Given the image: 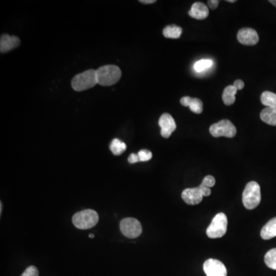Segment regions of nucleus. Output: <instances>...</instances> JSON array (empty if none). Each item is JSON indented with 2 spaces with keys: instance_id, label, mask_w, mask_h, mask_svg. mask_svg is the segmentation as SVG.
<instances>
[{
  "instance_id": "obj_1",
  "label": "nucleus",
  "mask_w": 276,
  "mask_h": 276,
  "mask_svg": "<svg viewBox=\"0 0 276 276\" xmlns=\"http://www.w3.org/2000/svg\"><path fill=\"white\" fill-rule=\"evenodd\" d=\"M97 81L101 86H111L116 84L122 77V71L113 65L101 66L96 70Z\"/></svg>"
},
{
  "instance_id": "obj_2",
  "label": "nucleus",
  "mask_w": 276,
  "mask_h": 276,
  "mask_svg": "<svg viewBox=\"0 0 276 276\" xmlns=\"http://www.w3.org/2000/svg\"><path fill=\"white\" fill-rule=\"evenodd\" d=\"M98 84L96 70L89 69L84 72L80 73L73 77L71 86L76 91H83L90 89Z\"/></svg>"
},
{
  "instance_id": "obj_3",
  "label": "nucleus",
  "mask_w": 276,
  "mask_h": 276,
  "mask_svg": "<svg viewBox=\"0 0 276 276\" xmlns=\"http://www.w3.org/2000/svg\"><path fill=\"white\" fill-rule=\"evenodd\" d=\"M261 202L260 184L255 181L248 183L243 193V203L247 209H253Z\"/></svg>"
},
{
  "instance_id": "obj_4",
  "label": "nucleus",
  "mask_w": 276,
  "mask_h": 276,
  "mask_svg": "<svg viewBox=\"0 0 276 276\" xmlns=\"http://www.w3.org/2000/svg\"><path fill=\"white\" fill-rule=\"evenodd\" d=\"M99 216L98 212L93 209H84L74 214L72 222L77 229H88L94 227L98 223Z\"/></svg>"
},
{
  "instance_id": "obj_5",
  "label": "nucleus",
  "mask_w": 276,
  "mask_h": 276,
  "mask_svg": "<svg viewBox=\"0 0 276 276\" xmlns=\"http://www.w3.org/2000/svg\"><path fill=\"white\" fill-rule=\"evenodd\" d=\"M227 225L228 220L226 214L219 212L215 215L209 227L207 228V236L210 239L222 237L226 233Z\"/></svg>"
},
{
  "instance_id": "obj_6",
  "label": "nucleus",
  "mask_w": 276,
  "mask_h": 276,
  "mask_svg": "<svg viewBox=\"0 0 276 276\" xmlns=\"http://www.w3.org/2000/svg\"><path fill=\"white\" fill-rule=\"evenodd\" d=\"M209 133L214 138L226 137L232 138L236 135V128L229 120H222L218 123L211 125Z\"/></svg>"
},
{
  "instance_id": "obj_7",
  "label": "nucleus",
  "mask_w": 276,
  "mask_h": 276,
  "mask_svg": "<svg viewBox=\"0 0 276 276\" xmlns=\"http://www.w3.org/2000/svg\"><path fill=\"white\" fill-rule=\"evenodd\" d=\"M120 229L124 236L135 239L141 234V224L135 218H125L120 223Z\"/></svg>"
},
{
  "instance_id": "obj_8",
  "label": "nucleus",
  "mask_w": 276,
  "mask_h": 276,
  "mask_svg": "<svg viewBox=\"0 0 276 276\" xmlns=\"http://www.w3.org/2000/svg\"><path fill=\"white\" fill-rule=\"evenodd\" d=\"M204 270L207 276H227L226 266L214 259H209L204 263Z\"/></svg>"
},
{
  "instance_id": "obj_9",
  "label": "nucleus",
  "mask_w": 276,
  "mask_h": 276,
  "mask_svg": "<svg viewBox=\"0 0 276 276\" xmlns=\"http://www.w3.org/2000/svg\"><path fill=\"white\" fill-rule=\"evenodd\" d=\"M159 126L161 128V136L164 138H168L177 128L175 121L170 114H163L159 119Z\"/></svg>"
},
{
  "instance_id": "obj_10",
  "label": "nucleus",
  "mask_w": 276,
  "mask_h": 276,
  "mask_svg": "<svg viewBox=\"0 0 276 276\" xmlns=\"http://www.w3.org/2000/svg\"><path fill=\"white\" fill-rule=\"evenodd\" d=\"M238 41L244 46H255L260 40L257 32L251 28H243L238 32Z\"/></svg>"
},
{
  "instance_id": "obj_11",
  "label": "nucleus",
  "mask_w": 276,
  "mask_h": 276,
  "mask_svg": "<svg viewBox=\"0 0 276 276\" xmlns=\"http://www.w3.org/2000/svg\"><path fill=\"white\" fill-rule=\"evenodd\" d=\"M181 196L184 202L189 205H197L201 204L204 197L199 187L186 189L183 191Z\"/></svg>"
},
{
  "instance_id": "obj_12",
  "label": "nucleus",
  "mask_w": 276,
  "mask_h": 276,
  "mask_svg": "<svg viewBox=\"0 0 276 276\" xmlns=\"http://www.w3.org/2000/svg\"><path fill=\"white\" fill-rule=\"evenodd\" d=\"M20 40L17 36H9L3 34L0 39V51L1 53H5L12 50L19 46Z\"/></svg>"
},
{
  "instance_id": "obj_13",
  "label": "nucleus",
  "mask_w": 276,
  "mask_h": 276,
  "mask_svg": "<svg viewBox=\"0 0 276 276\" xmlns=\"http://www.w3.org/2000/svg\"><path fill=\"white\" fill-rule=\"evenodd\" d=\"M189 15L194 19H204L209 15V9L203 2H195L189 11Z\"/></svg>"
},
{
  "instance_id": "obj_14",
  "label": "nucleus",
  "mask_w": 276,
  "mask_h": 276,
  "mask_svg": "<svg viewBox=\"0 0 276 276\" xmlns=\"http://www.w3.org/2000/svg\"><path fill=\"white\" fill-rule=\"evenodd\" d=\"M180 103L184 107H189L191 111L195 114H201L204 110L202 101L199 98H192L191 97L186 96L180 99Z\"/></svg>"
},
{
  "instance_id": "obj_15",
  "label": "nucleus",
  "mask_w": 276,
  "mask_h": 276,
  "mask_svg": "<svg viewBox=\"0 0 276 276\" xmlns=\"http://www.w3.org/2000/svg\"><path fill=\"white\" fill-rule=\"evenodd\" d=\"M261 236L263 239H266V240L276 237V217L269 221L263 226L261 231Z\"/></svg>"
},
{
  "instance_id": "obj_16",
  "label": "nucleus",
  "mask_w": 276,
  "mask_h": 276,
  "mask_svg": "<svg viewBox=\"0 0 276 276\" xmlns=\"http://www.w3.org/2000/svg\"><path fill=\"white\" fill-rule=\"evenodd\" d=\"M260 118L265 123L276 126V108H265L260 113Z\"/></svg>"
},
{
  "instance_id": "obj_17",
  "label": "nucleus",
  "mask_w": 276,
  "mask_h": 276,
  "mask_svg": "<svg viewBox=\"0 0 276 276\" xmlns=\"http://www.w3.org/2000/svg\"><path fill=\"white\" fill-rule=\"evenodd\" d=\"M238 90L233 85L227 86L222 93V101L226 105H231L236 101Z\"/></svg>"
},
{
  "instance_id": "obj_18",
  "label": "nucleus",
  "mask_w": 276,
  "mask_h": 276,
  "mask_svg": "<svg viewBox=\"0 0 276 276\" xmlns=\"http://www.w3.org/2000/svg\"><path fill=\"white\" fill-rule=\"evenodd\" d=\"M182 32V28L175 25H167L163 31V36L168 39H179Z\"/></svg>"
},
{
  "instance_id": "obj_19",
  "label": "nucleus",
  "mask_w": 276,
  "mask_h": 276,
  "mask_svg": "<svg viewBox=\"0 0 276 276\" xmlns=\"http://www.w3.org/2000/svg\"><path fill=\"white\" fill-rule=\"evenodd\" d=\"M261 101L267 108H276V94L271 91H264L261 95Z\"/></svg>"
},
{
  "instance_id": "obj_20",
  "label": "nucleus",
  "mask_w": 276,
  "mask_h": 276,
  "mask_svg": "<svg viewBox=\"0 0 276 276\" xmlns=\"http://www.w3.org/2000/svg\"><path fill=\"white\" fill-rule=\"evenodd\" d=\"M126 143H124L122 140H120L119 139H117V138L114 139L110 143V150L115 156H119V155L122 154L126 150Z\"/></svg>"
},
{
  "instance_id": "obj_21",
  "label": "nucleus",
  "mask_w": 276,
  "mask_h": 276,
  "mask_svg": "<svg viewBox=\"0 0 276 276\" xmlns=\"http://www.w3.org/2000/svg\"><path fill=\"white\" fill-rule=\"evenodd\" d=\"M265 263L269 268L276 270V248L271 249L265 256Z\"/></svg>"
},
{
  "instance_id": "obj_22",
  "label": "nucleus",
  "mask_w": 276,
  "mask_h": 276,
  "mask_svg": "<svg viewBox=\"0 0 276 276\" xmlns=\"http://www.w3.org/2000/svg\"><path fill=\"white\" fill-rule=\"evenodd\" d=\"M213 62L210 59H202L194 64V69L197 72H203L212 67Z\"/></svg>"
},
{
  "instance_id": "obj_23",
  "label": "nucleus",
  "mask_w": 276,
  "mask_h": 276,
  "mask_svg": "<svg viewBox=\"0 0 276 276\" xmlns=\"http://www.w3.org/2000/svg\"><path fill=\"white\" fill-rule=\"evenodd\" d=\"M138 157L140 162L149 161L152 158V153L148 150H141L138 152Z\"/></svg>"
},
{
  "instance_id": "obj_24",
  "label": "nucleus",
  "mask_w": 276,
  "mask_h": 276,
  "mask_svg": "<svg viewBox=\"0 0 276 276\" xmlns=\"http://www.w3.org/2000/svg\"><path fill=\"white\" fill-rule=\"evenodd\" d=\"M215 184V180L212 176L208 175L207 177H204V180L202 181V185L204 187H208V188H211V187H214Z\"/></svg>"
},
{
  "instance_id": "obj_25",
  "label": "nucleus",
  "mask_w": 276,
  "mask_h": 276,
  "mask_svg": "<svg viewBox=\"0 0 276 276\" xmlns=\"http://www.w3.org/2000/svg\"><path fill=\"white\" fill-rule=\"evenodd\" d=\"M21 276H39V270L36 266H29Z\"/></svg>"
},
{
  "instance_id": "obj_26",
  "label": "nucleus",
  "mask_w": 276,
  "mask_h": 276,
  "mask_svg": "<svg viewBox=\"0 0 276 276\" xmlns=\"http://www.w3.org/2000/svg\"><path fill=\"white\" fill-rule=\"evenodd\" d=\"M200 190H201V193H202L203 196L204 197H209L211 194L210 188H208V187H204L202 184L199 186Z\"/></svg>"
},
{
  "instance_id": "obj_27",
  "label": "nucleus",
  "mask_w": 276,
  "mask_h": 276,
  "mask_svg": "<svg viewBox=\"0 0 276 276\" xmlns=\"http://www.w3.org/2000/svg\"><path fill=\"white\" fill-rule=\"evenodd\" d=\"M128 162L130 163H138L140 161V158L138 157V155L136 153H132V154L128 157Z\"/></svg>"
},
{
  "instance_id": "obj_28",
  "label": "nucleus",
  "mask_w": 276,
  "mask_h": 276,
  "mask_svg": "<svg viewBox=\"0 0 276 276\" xmlns=\"http://www.w3.org/2000/svg\"><path fill=\"white\" fill-rule=\"evenodd\" d=\"M232 85L234 86L237 90H242L244 88L245 84L242 80H236Z\"/></svg>"
},
{
  "instance_id": "obj_29",
  "label": "nucleus",
  "mask_w": 276,
  "mask_h": 276,
  "mask_svg": "<svg viewBox=\"0 0 276 276\" xmlns=\"http://www.w3.org/2000/svg\"><path fill=\"white\" fill-rule=\"evenodd\" d=\"M219 3V2L218 0H209L208 1V5L212 9H215V8H217Z\"/></svg>"
},
{
  "instance_id": "obj_30",
  "label": "nucleus",
  "mask_w": 276,
  "mask_h": 276,
  "mask_svg": "<svg viewBox=\"0 0 276 276\" xmlns=\"http://www.w3.org/2000/svg\"><path fill=\"white\" fill-rule=\"evenodd\" d=\"M140 2L144 4H152L156 2V1L155 0H140Z\"/></svg>"
},
{
  "instance_id": "obj_31",
  "label": "nucleus",
  "mask_w": 276,
  "mask_h": 276,
  "mask_svg": "<svg viewBox=\"0 0 276 276\" xmlns=\"http://www.w3.org/2000/svg\"><path fill=\"white\" fill-rule=\"evenodd\" d=\"M270 2L276 7V0H270Z\"/></svg>"
},
{
  "instance_id": "obj_32",
  "label": "nucleus",
  "mask_w": 276,
  "mask_h": 276,
  "mask_svg": "<svg viewBox=\"0 0 276 276\" xmlns=\"http://www.w3.org/2000/svg\"><path fill=\"white\" fill-rule=\"evenodd\" d=\"M0 213H2V203H1V204H0Z\"/></svg>"
},
{
  "instance_id": "obj_33",
  "label": "nucleus",
  "mask_w": 276,
  "mask_h": 276,
  "mask_svg": "<svg viewBox=\"0 0 276 276\" xmlns=\"http://www.w3.org/2000/svg\"><path fill=\"white\" fill-rule=\"evenodd\" d=\"M227 2H236V0H228Z\"/></svg>"
},
{
  "instance_id": "obj_34",
  "label": "nucleus",
  "mask_w": 276,
  "mask_h": 276,
  "mask_svg": "<svg viewBox=\"0 0 276 276\" xmlns=\"http://www.w3.org/2000/svg\"><path fill=\"white\" fill-rule=\"evenodd\" d=\"M89 237L91 238V239H93V238L94 237V234H90L89 235Z\"/></svg>"
}]
</instances>
